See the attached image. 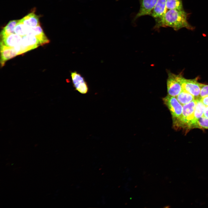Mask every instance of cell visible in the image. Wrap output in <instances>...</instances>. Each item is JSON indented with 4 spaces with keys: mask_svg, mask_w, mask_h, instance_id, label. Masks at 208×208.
Masks as SVG:
<instances>
[{
    "mask_svg": "<svg viewBox=\"0 0 208 208\" xmlns=\"http://www.w3.org/2000/svg\"><path fill=\"white\" fill-rule=\"evenodd\" d=\"M187 13L183 9L167 10L161 18L156 20L155 27H170L175 30L183 28L192 30L194 27L187 22Z\"/></svg>",
    "mask_w": 208,
    "mask_h": 208,
    "instance_id": "6da1fadb",
    "label": "cell"
},
{
    "mask_svg": "<svg viewBox=\"0 0 208 208\" xmlns=\"http://www.w3.org/2000/svg\"><path fill=\"white\" fill-rule=\"evenodd\" d=\"M164 104L168 107L172 115L174 127L177 128L181 119L183 111V105L176 97L168 95L163 99Z\"/></svg>",
    "mask_w": 208,
    "mask_h": 208,
    "instance_id": "7a4b0ae2",
    "label": "cell"
},
{
    "mask_svg": "<svg viewBox=\"0 0 208 208\" xmlns=\"http://www.w3.org/2000/svg\"><path fill=\"white\" fill-rule=\"evenodd\" d=\"M197 102V99L183 106L181 118L176 128H186L188 129L193 118Z\"/></svg>",
    "mask_w": 208,
    "mask_h": 208,
    "instance_id": "3957f363",
    "label": "cell"
},
{
    "mask_svg": "<svg viewBox=\"0 0 208 208\" xmlns=\"http://www.w3.org/2000/svg\"><path fill=\"white\" fill-rule=\"evenodd\" d=\"M181 75L168 72L166 82L168 95L176 97L183 90L180 80Z\"/></svg>",
    "mask_w": 208,
    "mask_h": 208,
    "instance_id": "277c9868",
    "label": "cell"
},
{
    "mask_svg": "<svg viewBox=\"0 0 208 208\" xmlns=\"http://www.w3.org/2000/svg\"><path fill=\"white\" fill-rule=\"evenodd\" d=\"M180 82L183 90L190 93L196 98H200L202 84L198 82L197 79H187L181 75Z\"/></svg>",
    "mask_w": 208,
    "mask_h": 208,
    "instance_id": "5b68a950",
    "label": "cell"
},
{
    "mask_svg": "<svg viewBox=\"0 0 208 208\" xmlns=\"http://www.w3.org/2000/svg\"><path fill=\"white\" fill-rule=\"evenodd\" d=\"M40 45L38 40L34 35L28 34L22 37L21 43L18 45L19 55L37 48Z\"/></svg>",
    "mask_w": 208,
    "mask_h": 208,
    "instance_id": "8992f818",
    "label": "cell"
},
{
    "mask_svg": "<svg viewBox=\"0 0 208 208\" xmlns=\"http://www.w3.org/2000/svg\"><path fill=\"white\" fill-rule=\"evenodd\" d=\"M72 83L75 90L82 94H87L89 90L88 84L81 75L76 71L71 72Z\"/></svg>",
    "mask_w": 208,
    "mask_h": 208,
    "instance_id": "52a82bcc",
    "label": "cell"
},
{
    "mask_svg": "<svg viewBox=\"0 0 208 208\" xmlns=\"http://www.w3.org/2000/svg\"><path fill=\"white\" fill-rule=\"evenodd\" d=\"M0 62L1 66H3L8 60L18 55L14 47L7 46L0 42Z\"/></svg>",
    "mask_w": 208,
    "mask_h": 208,
    "instance_id": "ba28073f",
    "label": "cell"
},
{
    "mask_svg": "<svg viewBox=\"0 0 208 208\" xmlns=\"http://www.w3.org/2000/svg\"><path fill=\"white\" fill-rule=\"evenodd\" d=\"M157 0H139L140 9L135 18L136 19L142 16L150 15Z\"/></svg>",
    "mask_w": 208,
    "mask_h": 208,
    "instance_id": "9c48e42d",
    "label": "cell"
},
{
    "mask_svg": "<svg viewBox=\"0 0 208 208\" xmlns=\"http://www.w3.org/2000/svg\"><path fill=\"white\" fill-rule=\"evenodd\" d=\"M166 0H157L150 15L156 20L161 18L166 11Z\"/></svg>",
    "mask_w": 208,
    "mask_h": 208,
    "instance_id": "30bf717a",
    "label": "cell"
},
{
    "mask_svg": "<svg viewBox=\"0 0 208 208\" xmlns=\"http://www.w3.org/2000/svg\"><path fill=\"white\" fill-rule=\"evenodd\" d=\"M28 34L34 36L38 40L40 45L48 43L50 42L40 25L34 27H30Z\"/></svg>",
    "mask_w": 208,
    "mask_h": 208,
    "instance_id": "8fae6325",
    "label": "cell"
},
{
    "mask_svg": "<svg viewBox=\"0 0 208 208\" xmlns=\"http://www.w3.org/2000/svg\"><path fill=\"white\" fill-rule=\"evenodd\" d=\"M206 106L201 101L200 98L197 99V102L194 113L193 117L188 129H192L194 125L203 116Z\"/></svg>",
    "mask_w": 208,
    "mask_h": 208,
    "instance_id": "7c38bea8",
    "label": "cell"
},
{
    "mask_svg": "<svg viewBox=\"0 0 208 208\" xmlns=\"http://www.w3.org/2000/svg\"><path fill=\"white\" fill-rule=\"evenodd\" d=\"M1 39V42L5 45L9 47H15L20 44L22 37L14 33L8 35Z\"/></svg>",
    "mask_w": 208,
    "mask_h": 208,
    "instance_id": "4fadbf2b",
    "label": "cell"
},
{
    "mask_svg": "<svg viewBox=\"0 0 208 208\" xmlns=\"http://www.w3.org/2000/svg\"><path fill=\"white\" fill-rule=\"evenodd\" d=\"M19 21L29 27H34L40 25L38 16L33 13L28 14Z\"/></svg>",
    "mask_w": 208,
    "mask_h": 208,
    "instance_id": "5bb4252c",
    "label": "cell"
},
{
    "mask_svg": "<svg viewBox=\"0 0 208 208\" xmlns=\"http://www.w3.org/2000/svg\"><path fill=\"white\" fill-rule=\"evenodd\" d=\"M19 20H13L9 21L1 30L0 36L1 38L10 34L15 33L14 29Z\"/></svg>",
    "mask_w": 208,
    "mask_h": 208,
    "instance_id": "9a60e30c",
    "label": "cell"
},
{
    "mask_svg": "<svg viewBox=\"0 0 208 208\" xmlns=\"http://www.w3.org/2000/svg\"><path fill=\"white\" fill-rule=\"evenodd\" d=\"M176 97L182 105L196 99L192 94L183 90Z\"/></svg>",
    "mask_w": 208,
    "mask_h": 208,
    "instance_id": "2e32d148",
    "label": "cell"
},
{
    "mask_svg": "<svg viewBox=\"0 0 208 208\" xmlns=\"http://www.w3.org/2000/svg\"><path fill=\"white\" fill-rule=\"evenodd\" d=\"M30 27L20 21L16 25L14 29L15 34L22 37L27 35Z\"/></svg>",
    "mask_w": 208,
    "mask_h": 208,
    "instance_id": "e0dca14e",
    "label": "cell"
},
{
    "mask_svg": "<svg viewBox=\"0 0 208 208\" xmlns=\"http://www.w3.org/2000/svg\"><path fill=\"white\" fill-rule=\"evenodd\" d=\"M166 10H169L183 9L182 0H166Z\"/></svg>",
    "mask_w": 208,
    "mask_h": 208,
    "instance_id": "ac0fdd59",
    "label": "cell"
},
{
    "mask_svg": "<svg viewBox=\"0 0 208 208\" xmlns=\"http://www.w3.org/2000/svg\"><path fill=\"white\" fill-rule=\"evenodd\" d=\"M195 128L208 129V118L201 117L194 125L192 129Z\"/></svg>",
    "mask_w": 208,
    "mask_h": 208,
    "instance_id": "d6986e66",
    "label": "cell"
},
{
    "mask_svg": "<svg viewBox=\"0 0 208 208\" xmlns=\"http://www.w3.org/2000/svg\"><path fill=\"white\" fill-rule=\"evenodd\" d=\"M208 96V85L202 84L200 94V98Z\"/></svg>",
    "mask_w": 208,
    "mask_h": 208,
    "instance_id": "ffe728a7",
    "label": "cell"
},
{
    "mask_svg": "<svg viewBox=\"0 0 208 208\" xmlns=\"http://www.w3.org/2000/svg\"><path fill=\"white\" fill-rule=\"evenodd\" d=\"M200 100L206 106H208V96L200 98Z\"/></svg>",
    "mask_w": 208,
    "mask_h": 208,
    "instance_id": "44dd1931",
    "label": "cell"
},
{
    "mask_svg": "<svg viewBox=\"0 0 208 208\" xmlns=\"http://www.w3.org/2000/svg\"><path fill=\"white\" fill-rule=\"evenodd\" d=\"M202 117L208 118V106L206 107Z\"/></svg>",
    "mask_w": 208,
    "mask_h": 208,
    "instance_id": "7402d4cb",
    "label": "cell"
}]
</instances>
